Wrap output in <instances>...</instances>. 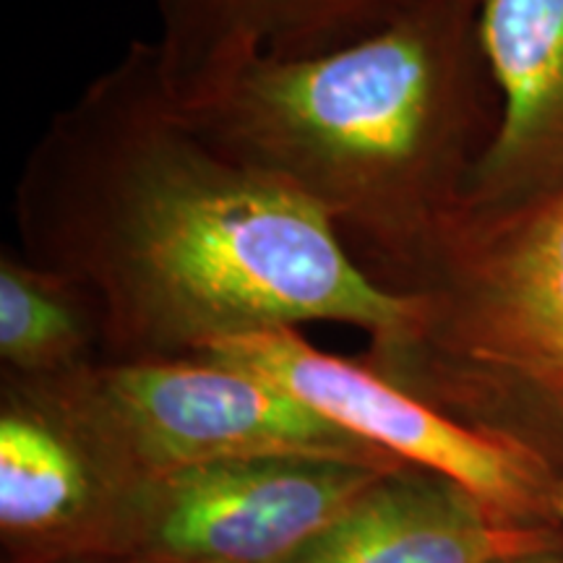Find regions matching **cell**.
<instances>
[{
    "label": "cell",
    "instance_id": "1",
    "mask_svg": "<svg viewBox=\"0 0 563 563\" xmlns=\"http://www.w3.org/2000/svg\"><path fill=\"white\" fill-rule=\"evenodd\" d=\"M19 251L87 295L104 361L188 357L232 336L332 321L382 336L407 298L332 222L211 146L159 79L152 42L63 108L13 194Z\"/></svg>",
    "mask_w": 563,
    "mask_h": 563
},
{
    "label": "cell",
    "instance_id": "2",
    "mask_svg": "<svg viewBox=\"0 0 563 563\" xmlns=\"http://www.w3.org/2000/svg\"><path fill=\"white\" fill-rule=\"evenodd\" d=\"M186 121L321 211L378 285L460 211L501 115L481 0H410L376 32L308 58H256Z\"/></svg>",
    "mask_w": 563,
    "mask_h": 563
},
{
    "label": "cell",
    "instance_id": "3",
    "mask_svg": "<svg viewBox=\"0 0 563 563\" xmlns=\"http://www.w3.org/2000/svg\"><path fill=\"white\" fill-rule=\"evenodd\" d=\"M386 290L407 316L361 361L563 473V194L509 214L456 211Z\"/></svg>",
    "mask_w": 563,
    "mask_h": 563
},
{
    "label": "cell",
    "instance_id": "4",
    "mask_svg": "<svg viewBox=\"0 0 563 563\" xmlns=\"http://www.w3.org/2000/svg\"><path fill=\"white\" fill-rule=\"evenodd\" d=\"M196 355L256 373L407 467L452 481L504 527L563 538L561 470L435 410L361 357L329 355L298 329L232 336Z\"/></svg>",
    "mask_w": 563,
    "mask_h": 563
},
{
    "label": "cell",
    "instance_id": "5",
    "mask_svg": "<svg viewBox=\"0 0 563 563\" xmlns=\"http://www.w3.org/2000/svg\"><path fill=\"white\" fill-rule=\"evenodd\" d=\"M87 368L3 373L0 534L16 563H121L154 477L104 418Z\"/></svg>",
    "mask_w": 563,
    "mask_h": 563
},
{
    "label": "cell",
    "instance_id": "6",
    "mask_svg": "<svg viewBox=\"0 0 563 563\" xmlns=\"http://www.w3.org/2000/svg\"><path fill=\"white\" fill-rule=\"evenodd\" d=\"M87 384L150 475L245 460L407 467L282 386L209 357L100 361L87 368Z\"/></svg>",
    "mask_w": 563,
    "mask_h": 563
},
{
    "label": "cell",
    "instance_id": "7",
    "mask_svg": "<svg viewBox=\"0 0 563 563\" xmlns=\"http://www.w3.org/2000/svg\"><path fill=\"white\" fill-rule=\"evenodd\" d=\"M382 470L327 460H245L154 475L121 563H287Z\"/></svg>",
    "mask_w": 563,
    "mask_h": 563
},
{
    "label": "cell",
    "instance_id": "8",
    "mask_svg": "<svg viewBox=\"0 0 563 563\" xmlns=\"http://www.w3.org/2000/svg\"><path fill=\"white\" fill-rule=\"evenodd\" d=\"M501 115L460 211L509 214L563 194V0H481Z\"/></svg>",
    "mask_w": 563,
    "mask_h": 563
},
{
    "label": "cell",
    "instance_id": "9",
    "mask_svg": "<svg viewBox=\"0 0 563 563\" xmlns=\"http://www.w3.org/2000/svg\"><path fill=\"white\" fill-rule=\"evenodd\" d=\"M410 0H159V79L188 104L256 58H308L361 40Z\"/></svg>",
    "mask_w": 563,
    "mask_h": 563
},
{
    "label": "cell",
    "instance_id": "10",
    "mask_svg": "<svg viewBox=\"0 0 563 563\" xmlns=\"http://www.w3.org/2000/svg\"><path fill=\"white\" fill-rule=\"evenodd\" d=\"M561 540L504 527L460 485L402 467L378 475L287 563H498Z\"/></svg>",
    "mask_w": 563,
    "mask_h": 563
},
{
    "label": "cell",
    "instance_id": "11",
    "mask_svg": "<svg viewBox=\"0 0 563 563\" xmlns=\"http://www.w3.org/2000/svg\"><path fill=\"white\" fill-rule=\"evenodd\" d=\"M0 361L3 373L55 378L104 361L100 316L74 282L0 253Z\"/></svg>",
    "mask_w": 563,
    "mask_h": 563
},
{
    "label": "cell",
    "instance_id": "12",
    "mask_svg": "<svg viewBox=\"0 0 563 563\" xmlns=\"http://www.w3.org/2000/svg\"><path fill=\"white\" fill-rule=\"evenodd\" d=\"M498 563H563V540L561 543H553L545 548H534V551L509 555V559Z\"/></svg>",
    "mask_w": 563,
    "mask_h": 563
}]
</instances>
